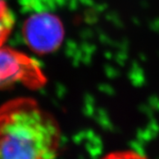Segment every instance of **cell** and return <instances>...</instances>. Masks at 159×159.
<instances>
[{
    "instance_id": "obj_4",
    "label": "cell",
    "mask_w": 159,
    "mask_h": 159,
    "mask_svg": "<svg viewBox=\"0 0 159 159\" xmlns=\"http://www.w3.org/2000/svg\"><path fill=\"white\" fill-rule=\"evenodd\" d=\"M14 25V17L5 0H0V48L8 39Z\"/></svg>"
},
{
    "instance_id": "obj_1",
    "label": "cell",
    "mask_w": 159,
    "mask_h": 159,
    "mask_svg": "<svg viewBox=\"0 0 159 159\" xmlns=\"http://www.w3.org/2000/svg\"><path fill=\"white\" fill-rule=\"evenodd\" d=\"M61 131L54 117L29 97L0 106V159H55Z\"/></svg>"
},
{
    "instance_id": "obj_5",
    "label": "cell",
    "mask_w": 159,
    "mask_h": 159,
    "mask_svg": "<svg viewBox=\"0 0 159 159\" xmlns=\"http://www.w3.org/2000/svg\"><path fill=\"white\" fill-rule=\"evenodd\" d=\"M100 159H148L146 156L131 149L116 150L106 154Z\"/></svg>"
},
{
    "instance_id": "obj_3",
    "label": "cell",
    "mask_w": 159,
    "mask_h": 159,
    "mask_svg": "<svg viewBox=\"0 0 159 159\" xmlns=\"http://www.w3.org/2000/svg\"><path fill=\"white\" fill-rule=\"evenodd\" d=\"M23 36L27 44L38 53H49L57 49L64 38L61 21L51 13H37L24 24Z\"/></svg>"
},
{
    "instance_id": "obj_2",
    "label": "cell",
    "mask_w": 159,
    "mask_h": 159,
    "mask_svg": "<svg viewBox=\"0 0 159 159\" xmlns=\"http://www.w3.org/2000/svg\"><path fill=\"white\" fill-rule=\"evenodd\" d=\"M46 81L43 69L35 59L11 48H0V89L21 84L36 89Z\"/></svg>"
}]
</instances>
